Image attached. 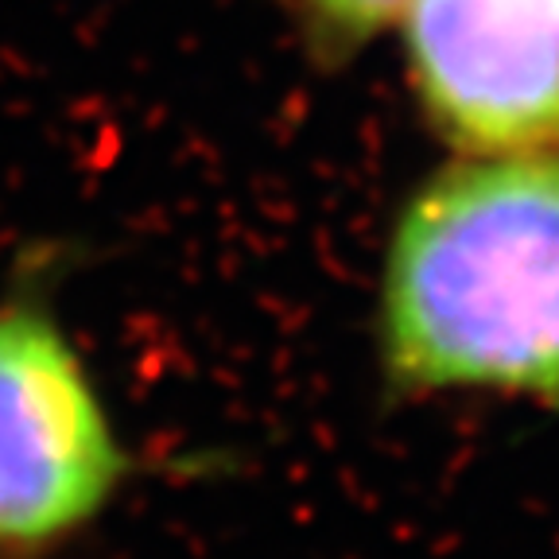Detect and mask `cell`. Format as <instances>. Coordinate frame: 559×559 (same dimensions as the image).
I'll return each mask as SVG.
<instances>
[{"label": "cell", "mask_w": 559, "mask_h": 559, "mask_svg": "<svg viewBox=\"0 0 559 559\" xmlns=\"http://www.w3.org/2000/svg\"><path fill=\"white\" fill-rule=\"evenodd\" d=\"M401 389H501L559 404V152L471 156L412 194L381 280Z\"/></svg>", "instance_id": "6da1fadb"}, {"label": "cell", "mask_w": 559, "mask_h": 559, "mask_svg": "<svg viewBox=\"0 0 559 559\" xmlns=\"http://www.w3.org/2000/svg\"><path fill=\"white\" fill-rule=\"evenodd\" d=\"M140 471L32 264L0 292V559L59 551L94 528Z\"/></svg>", "instance_id": "7a4b0ae2"}, {"label": "cell", "mask_w": 559, "mask_h": 559, "mask_svg": "<svg viewBox=\"0 0 559 559\" xmlns=\"http://www.w3.org/2000/svg\"><path fill=\"white\" fill-rule=\"evenodd\" d=\"M419 105L466 156L559 148V0H412Z\"/></svg>", "instance_id": "3957f363"}, {"label": "cell", "mask_w": 559, "mask_h": 559, "mask_svg": "<svg viewBox=\"0 0 559 559\" xmlns=\"http://www.w3.org/2000/svg\"><path fill=\"white\" fill-rule=\"evenodd\" d=\"M319 51L346 55L404 16L412 0H299Z\"/></svg>", "instance_id": "277c9868"}]
</instances>
